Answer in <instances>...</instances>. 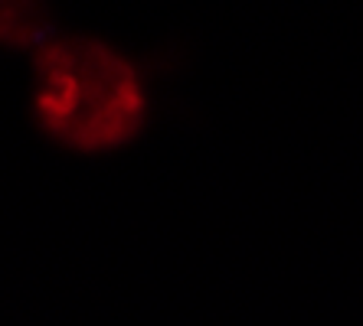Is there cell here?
Instances as JSON below:
<instances>
[{
    "label": "cell",
    "mask_w": 363,
    "mask_h": 326,
    "mask_svg": "<svg viewBox=\"0 0 363 326\" xmlns=\"http://www.w3.org/2000/svg\"><path fill=\"white\" fill-rule=\"evenodd\" d=\"M154 72L125 42L99 30L56 26L30 50L36 124L82 153L125 147L154 111Z\"/></svg>",
    "instance_id": "cell-1"
},
{
    "label": "cell",
    "mask_w": 363,
    "mask_h": 326,
    "mask_svg": "<svg viewBox=\"0 0 363 326\" xmlns=\"http://www.w3.org/2000/svg\"><path fill=\"white\" fill-rule=\"evenodd\" d=\"M50 30H56L50 0H0V50L30 52Z\"/></svg>",
    "instance_id": "cell-2"
}]
</instances>
